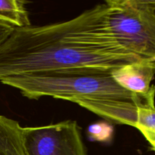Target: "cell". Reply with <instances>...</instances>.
I'll return each mask as SVG.
<instances>
[{"instance_id":"3957f363","label":"cell","mask_w":155,"mask_h":155,"mask_svg":"<svg viewBox=\"0 0 155 155\" xmlns=\"http://www.w3.org/2000/svg\"><path fill=\"white\" fill-rule=\"evenodd\" d=\"M107 21L114 37L126 51L155 61V11L142 0H109Z\"/></svg>"},{"instance_id":"52a82bcc","label":"cell","mask_w":155,"mask_h":155,"mask_svg":"<svg viewBox=\"0 0 155 155\" xmlns=\"http://www.w3.org/2000/svg\"><path fill=\"white\" fill-rule=\"evenodd\" d=\"M25 4L21 0H0V23L18 28L31 26Z\"/></svg>"},{"instance_id":"ba28073f","label":"cell","mask_w":155,"mask_h":155,"mask_svg":"<svg viewBox=\"0 0 155 155\" xmlns=\"http://www.w3.org/2000/svg\"><path fill=\"white\" fill-rule=\"evenodd\" d=\"M88 136L92 141L108 142L114 135V127L106 122H100L92 124L87 130Z\"/></svg>"},{"instance_id":"9c48e42d","label":"cell","mask_w":155,"mask_h":155,"mask_svg":"<svg viewBox=\"0 0 155 155\" xmlns=\"http://www.w3.org/2000/svg\"><path fill=\"white\" fill-rule=\"evenodd\" d=\"M15 28L8 24L0 23V45L10 36Z\"/></svg>"},{"instance_id":"8fae6325","label":"cell","mask_w":155,"mask_h":155,"mask_svg":"<svg viewBox=\"0 0 155 155\" xmlns=\"http://www.w3.org/2000/svg\"><path fill=\"white\" fill-rule=\"evenodd\" d=\"M142 2L155 11V0H142Z\"/></svg>"},{"instance_id":"8992f818","label":"cell","mask_w":155,"mask_h":155,"mask_svg":"<svg viewBox=\"0 0 155 155\" xmlns=\"http://www.w3.org/2000/svg\"><path fill=\"white\" fill-rule=\"evenodd\" d=\"M0 155H27L24 127L18 121L0 114Z\"/></svg>"},{"instance_id":"5b68a950","label":"cell","mask_w":155,"mask_h":155,"mask_svg":"<svg viewBox=\"0 0 155 155\" xmlns=\"http://www.w3.org/2000/svg\"><path fill=\"white\" fill-rule=\"evenodd\" d=\"M111 76L126 90L139 95H147L155 89L151 82L155 76V61L141 59L114 68Z\"/></svg>"},{"instance_id":"277c9868","label":"cell","mask_w":155,"mask_h":155,"mask_svg":"<svg viewBox=\"0 0 155 155\" xmlns=\"http://www.w3.org/2000/svg\"><path fill=\"white\" fill-rule=\"evenodd\" d=\"M27 155H87L76 121L24 127Z\"/></svg>"},{"instance_id":"6da1fadb","label":"cell","mask_w":155,"mask_h":155,"mask_svg":"<svg viewBox=\"0 0 155 155\" xmlns=\"http://www.w3.org/2000/svg\"><path fill=\"white\" fill-rule=\"evenodd\" d=\"M124 54L109 27L104 2L67 21L15 27L0 45V80L72 68L114 69L141 60Z\"/></svg>"},{"instance_id":"7a4b0ae2","label":"cell","mask_w":155,"mask_h":155,"mask_svg":"<svg viewBox=\"0 0 155 155\" xmlns=\"http://www.w3.org/2000/svg\"><path fill=\"white\" fill-rule=\"evenodd\" d=\"M111 71L95 68H72L11 76L0 82L15 88L30 99L52 97L71 102L77 100H114L155 106V89L147 95L129 92L115 82Z\"/></svg>"},{"instance_id":"30bf717a","label":"cell","mask_w":155,"mask_h":155,"mask_svg":"<svg viewBox=\"0 0 155 155\" xmlns=\"http://www.w3.org/2000/svg\"><path fill=\"white\" fill-rule=\"evenodd\" d=\"M144 137H145V139H147V141L149 142L153 151H155V134L148 133V134L144 135Z\"/></svg>"}]
</instances>
